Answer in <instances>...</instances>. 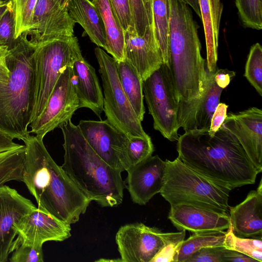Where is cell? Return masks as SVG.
Segmentation results:
<instances>
[{"label":"cell","instance_id":"6da1fadb","mask_svg":"<svg viewBox=\"0 0 262 262\" xmlns=\"http://www.w3.org/2000/svg\"><path fill=\"white\" fill-rule=\"evenodd\" d=\"M178 158L186 165L232 190L255 183L259 173L235 137L222 125L185 132L177 140Z\"/></svg>","mask_w":262,"mask_h":262},{"label":"cell","instance_id":"7a4b0ae2","mask_svg":"<svg viewBox=\"0 0 262 262\" xmlns=\"http://www.w3.org/2000/svg\"><path fill=\"white\" fill-rule=\"evenodd\" d=\"M26 146L23 182L38 207L69 225L78 221L92 201L53 160L43 138L30 135Z\"/></svg>","mask_w":262,"mask_h":262},{"label":"cell","instance_id":"3957f363","mask_svg":"<svg viewBox=\"0 0 262 262\" xmlns=\"http://www.w3.org/2000/svg\"><path fill=\"white\" fill-rule=\"evenodd\" d=\"M59 127L64 140L61 167L68 176L89 199L102 207L121 204L124 189L122 172L110 166L94 151L71 119Z\"/></svg>","mask_w":262,"mask_h":262},{"label":"cell","instance_id":"277c9868","mask_svg":"<svg viewBox=\"0 0 262 262\" xmlns=\"http://www.w3.org/2000/svg\"><path fill=\"white\" fill-rule=\"evenodd\" d=\"M168 66L179 102L199 98L206 80L198 25L184 0H169Z\"/></svg>","mask_w":262,"mask_h":262},{"label":"cell","instance_id":"5b68a950","mask_svg":"<svg viewBox=\"0 0 262 262\" xmlns=\"http://www.w3.org/2000/svg\"><path fill=\"white\" fill-rule=\"evenodd\" d=\"M37 45L25 34L8 50L10 72L7 83H0V132L23 141L30 136L34 103V54Z\"/></svg>","mask_w":262,"mask_h":262},{"label":"cell","instance_id":"8992f818","mask_svg":"<svg viewBox=\"0 0 262 262\" xmlns=\"http://www.w3.org/2000/svg\"><path fill=\"white\" fill-rule=\"evenodd\" d=\"M164 183L160 191L170 205L184 204L227 212L229 187L195 171L178 157L166 160Z\"/></svg>","mask_w":262,"mask_h":262},{"label":"cell","instance_id":"52a82bcc","mask_svg":"<svg viewBox=\"0 0 262 262\" xmlns=\"http://www.w3.org/2000/svg\"><path fill=\"white\" fill-rule=\"evenodd\" d=\"M36 45L34 54V103L31 122L44 110L61 74L82 57L78 39L74 35L49 39Z\"/></svg>","mask_w":262,"mask_h":262},{"label":"cell","instance_id":"ba28073f","mask_svg":"<svg viewBox=\"0 0 262 262\" xmlns=\"http://www.w3.org/2000/svg\"><path fill=\"white\" fill-rule=\"evenodd\" d=\"M94 51L102 79L103 111L106 119L129 137H147L122 88L116 60L100 47H96Z\"/></svg>","mask_w":262,"mask_h":262},{"label":"cell","instance_id":"9c48e42d","mask_svg":"<svg viewBox=\"0 0 262 262\" xmlns=\"http://www.w3.org/2000/svg\"><path fill=\"white\" fill-rule=\"evenodd\" d=\"M143 92L154 129L170 141H177L179 100L169 66L163 63L143 81Z\"/></svg>","mask_w":262,"mask_h":262},{"label":"cell","instance_id":"30bf717a","mask_svg":"<svg viewBox=\"0 0 262 262\" xmlns=\"http://www.w3.org/2000/svg\"><path fill=\"white\" fill-rule=\"evenodd\" d=\"M181 232H163L141 223L123 225L115 236L121 261L151 262L161 249Z\"/></svg>","mask_w":262,"mask_h":262},{"label":"cell","instance_id":"8fae6325","mask_svg":"<svg viewBox=\"0 0 262 262\" xmlns=\"http://www.w3.org/2000/svg\"><path fill=\"white\" fill-rule=\"evenodd\" d=\"M71 67H67L61 74L44 110L30 124V133L43 138L47 133L71 119L79 108Z\"/></svg>","mask_w":262,"mask_h":262},{"label":"cell","instance_id":"7c38bea8","mask_svg":"<svg viewBox=\"0 0 262 262\" xmlns=\"http://www.w3.org/2000/svg\"><path fill=\"white\" fill-rule=\"evenodd\" d=\"M94 151L107 164L125 170L126 149L129 136L105 120H83L77 125Z\"/></svg>","mask_w":262,"mask_h":262},{"label":"cell","instance_id":"4fadbf2b","mask_svg":"<svg viewBox=\"0 0 262 262\" xmlns=\"http://www.w3.org/2000/svg\"><path fill=\"white\" fill-rule=\"evenodd\" d=\"M75 22L67 7H61L54 0H38L30 30L24 33L34 44L59 37L74 35Z\"/></svg>","mask_w":262,"mask_h":262},{"label":"cell","instance_id":"5bb4252c","mask_svg":"<svg viewBox=\"0 0 262 262\" xmlns=\"http://www.w3.org/2000/svg\"><path fill=\"white\" fill-rule=\"evenodd\" d=\"M237 140L258 171H262V111L256 107L229 113L222 125Z\"/></svg>","mask_w":262,"mask_h":262},{"label":"cell","instance_id":"9a60e30c","mask_svg":"<svg viewBox=\"0 0 262 262\" xmlns=\"http://www.w3.org/2000/svg\"><path fill=\"white\" fill-rule=\"evenodd\" d=\"M36 208L15 189L4 185L0 186V262L7 261L9 254L15 249V225Z\"/></svg>","mask_w":262,"mask_h":262},{"label":"cell","instance_id":"2e32d148","mask_svg":"<svg viewBox=\"0 0 262 262\" xmlns=\"http://www.w3.org/2000/svg\"><path fill=\"white\" fill-rule=\"evenodd\" d=\"M215 72L206 68V80L203 93L198 99L179 102L178 123L185 132L198 129L209 131L213 114L220 103L223 91L214 80Z\"/></svg>","mask_w":262,"mask_h":262},{"label":"cell","instance_id":"e0dca14e","mask_svg":"<svg viewBox=\"0 0 262 262\" xmlns=\"http://www.w3.org/2000/svg\"><path fill=\"white\" fill-rule=\"evenodd\" d=\"M15 228L18 235L16 247L20 243L42 246L46 242H62L71 236L70 225L38 207L24 216Z\"/></svg>","mask_w":262,"mask_h":262},{"label":"cell","instance_id":"ac0fdd59","mask_svg":"<svg viewBox=\"0 0 262 262\" xmlns=\"http://www.w3.org/2000/svg\"><path fill=\"white\" fill-rule=\"evenodd\" d=\"M165 168V161L155 155L126 171L127 188L135 203L144 205L160 192L164 183Z\"/></svg>","mask_w":262,"mask_h":262},{"label":"cell","instance_id":"d6986e66","mask_svg":"<svg viewBox=\"0 0 262 262\" xmlns=\"http://www.w3.org/2000/svg\"><path fill=\"white\" fill-rule=\"evenodd\" d=\"M168 218L179 231L191 232L227 229L231 223L229 215L193 205H170Z\"/></svg>","mask_w":262,"mask_h":262},{"label":"cell","instance_id":"ffe728a7","mask_svg":"<svg viewBox=\"0 0 262 262\" xmlns=\"http://www.w3.org/2000/svg\"><path fill=\"white\" fill-rule=\"evenodd\" d=\"M125 59L137 69L143 81L163 63L154 27L148 28L142 36L134 29L124 32Z\"/></svg>","mask_w":262,"mask_h":262},{"label":"cell","instance_id":"44dd1931","mask_svg":"<svg viewBox=\"0 0 262 262\" xmlns=\"http://www.w3.org/2000/svg\"><path fill=\"white\" fill-rule=\"evenodd\" d=\"M229 216L235 234L244 237L261 236L262 183L256 190H252L246 199L229 207Z\"/></svg>","mask_w":262,"mask_h":262},{"label":"cell","instance_id":"7402d4cb","mask_svg":"<svg viewBox=\"0 0 262 262\" xmlns=\"http://www.w3.org/2000/svg\"><path fill=\"white\" fill-rule=\"evenodd\" d=\"M79 108L90 109L100 119L103 111V95L95 69L82 57L72 66Z\"/></svg>","mask_w":262,"mask_h":262},{"label":"cell","instance_id":"603a6c76","mask_svg":"<svg viewBox=\"0 0 262 262\" xmlns=\"http://www.w3.org/2000/svg\"><path fill=\"white\" fill-rule=\"evenodd\" d=\"M202 20L207 51V69H217V50L221 19L223 10L221 0H197Z\"/></svg>","mask_w":262,"mask_h":262},{"label":"cell","instance_id":"cb8c5ba5","mask_svg":"<svg viewBox=\"0 0 262 262\" xmlns=\"http://www.w3.org/2000/svg\"><path fill=\"white\" fill-rule=\"evenodd\" d=\"M67 8L72 19L80 24L91 40L106 50V36L100 14L90 0H70Z\"/></svg>","mask_w":262,"mask_h":262},{"label":"cell","instance_id":"d4e9b609","mask_svg":"<svg viewBox=\"0 0 262 262\" xmlns=\"http://www.w3.org/2000/svg\"><path fill=\"white\" fill-rule=\"evenodd\" d=\"M0 132V186L11 181H23L25 145Z\"/></svg>","mask_w":262,"mask_h":262},{"label":"cell","instance_id":"484cf974","mask_svg":"<svg viewBox=\"0 0 262 262\" xmlns=\"http://www.w3.org/2000/svg\"><path fill=\"white\" fill-rule=\"evenodd\" d=\"M98 10L105 28L106 51L118 61L125 58L124 31L117 18L110 0H92Z\"/></svg>","mask_w":262,"mask_h":262},{"label":"cell","instance_id":"4316f807","mask_svg":"<svg viewBox=\"0 0 262 262\" xmlns=\"http://www.w3.org/2000/svg\"><path fill=\"white\" fill-rule=\"evenodd\" d=\"M117 73L122 88L139 119L145 114L143 80L135 67L126 59L116 60Z\"/></svg>","mask_w":262,"mask_h":262},{"label":"cell","instance_id":"83f0119b","mask_svg":"<svg viewBox=\"0 0 262 262\" xmlns=\"http://www.w3.org/2000/svg\"><path fill=\"white\" fill-rule=\"evenodd\" d=\"M152 17L155 35L162 54L163 63L168 66L169 37V0H152Z\"/></svg>","mask_w":262,"mask_h":262},{"label":"cell","instance_id":"f1b7e54d","mask_svg":"<svg viewBox=\"0 0 262 262\" xmlns=\"http://www.w3.org/2000/svg\"><path fill=\"white\" fill-rule=\"evenodd\" d=\"M226 231L209 230L193 232L184 240L179 250L176 262L186 260L196 251L209 247H225Z\"/></svg>","mask_w":262,"mask_h":262},{"label":"cell","instance_id":"f546056e","mask_svg":"<svg viewBox=\"0 0 262 262\" xmlns=\"http://www.w3.org/2000/svg\"><path fill=\"white\" fill-rule=\"evenodd\" d=\"M225 247L246 254L257 261H262L261 237L254 238L241 237L234 234L231 223L227 229Z\"/></svg>","mask_w":262,"mask_h":262},{"label":"cell","instance_id":"4dcf8cb0","mask_svg":"<svg viewBox=\"0 0 262 262\" xmlns=\"http://www.w3.org/2000/svg\"><path fill=\"white\" fill-rule=\"evenodd\" d=\"M128 3L134 29L142 36L153 27L152 0H128Z\"/></svg>","mask_w":262,"mask_h":262},{"label":"cell","instance_id":"1f68e13d","mask_svg":"<svg viewBox=\"0 0 262 262\" xmlns=\"http://www.w3.org/2000/svg\"><path fill=\"white\" fill-rule=\"evenodd\" d=\"M37 1L10 0L14 19V37L16 39L31 29L33 12Z\"/></svg>","mask_w":262,"mask_h":262},{"label":"cell","instance_id":"d6a6232c","mask_svg":"<svg viewBox=\"0 0 262 262\" xmlns=\"http://www.w3.org/2000/svg\"><path fill=\"white\" fill-rule=\"evenodd\" d=\"M154 147L151 138L129 137L126 149L125 171L152 156Z\"/></svg>","mask_w":262,"mask_h":262},{"label":"cell","instance_id":"836d02e7","mask_svg":"<svg viewBox=\"0 0 262 262\" xmlns=\"http://www.w3.org/2000/svg\"><path fill=\"white\" fill-rule=\"evenodd\" d=\"M235 4L244 27L262 29V0H235Z\"/></svg>","mask_w":262,"mask_h":262},{"label":"cell","instance_id":"e575fe53","mask_svg":"<svg viewBox=\"0 0 262 262\" xmlns=\"http://www.w3.org/2000/svg\"><path fill=\"white\" fill-rule=\"evenodd\" d=\"M244 76L262 96V47L258 42L252 45L250 49Z\"/></svg>","mask_w":262,"mask_h":262},{"label":"cell","instance_id":"d590c367","mask_svg":"<svg viewBox=\"0 0 262 262\" xmlns=\"http://www.w3.org/2000/svg\"><path fill=\"white\" fill-rule=\"evenodd\" d=\"M41 245L20 243L9 260L11 262H43Z\"/></svg>","mask_w":262,"mask_h":262},{"label":"cell","instance_id":"8d00e7d4","mask_svg":"<svg viewBox=\"0 0 262 262\" xmlns=\"http://www.w3.org/2000/svg\"><path fill=\"white\" fill-rule=\"evenodd\" d=\"M14 34V19L10 4L0 20V37L8 50L14 47L18 42V38H15Z\"/></svg>","mask_w":262,"mask_h":262},{"label":"cell","instance_id":"74e56055","mask_svg":"<svg viewBox=\"0 0 262 262\" xmlns=\"http://www.w3.org/2000/svg\"><path fill=\"white\" fill-rule=\"evenodd\" d=\"M185 231L182 230L178 237L167 242L151 262H176L179 250L185 237Z\"/></svg>","mask_w":262,"mask_h":262},{"label":"cell","instance_id":"f35d334b","mask_svg":"<svg viewBox=\"0 0 262 262\" xmlns=\"http://www.w3.org/2000/svg\"><path fill=\"white\" fill-rule=\"evenodd\" d=\"M226 249L225 247L203 248L191 255L186 262H223Z\"/></svg>","mask_w":262,"mask_h":262},{"label":"cell","instance_id":"ab89813d","mask_svg":"<svg viewBox=\"0 0 262 262\" xmlns=\"http://www.w3.org/2000/svg\"><path fill=\"white\" fill-rule=\"evenodd\" d=\"M110 2L124 31L134 30L128 0H110Z\"/></svg>","mask_w":262,"mask_h":262},{"label":"cell","instance_id":"60d3db41","mask_svg":"<svg viewBox=\"0 0 262 262\" xmlns=\"http://www.w3.org/2000/svg\"><path fill=\"white\" fill-rule=\"evenodd\" d=\"M228 106L224 103H219L211 118L208 133L213 136L223 123L226 116Z\"/></svg>","mask_w":262,"mask_h":262},{"label":"cell","instance_id":"b9f144b4","mask_svg":"<svg viewBox=\"0 0 262 262\" xmlns=\"http://www.w3.org/2000/svg\"><path fill=\"white\" fill-rule=\"evenodd\" d=\"M235 76V73L233 71L217 68L214 74V80L219 87L224 89L229 84Z\"/></svg>","mask_w":262,"mask_h":262},{"label":"cell","instance_id":"7bdbcfd3","mask_svg":"<svg viewBox=\"0 0 262 262\" xmlns=\"http://www.w3.org/2000/svg\"><path fill=\"white\" fill-rule=\"evenodd\" d=\"M8 50L7 46H0V83H7L10 77V72L6 61Z\"/></svg>","mask_w":262,"mask_h":262},{"label":"cell","instance_id":"ee69618b","mask_svg":"<svg viewBox=\"0 0 262 262\" xmlns=\"http://www.w3.org/2000/svg\"><path fill=\"white\" fill-rule=\"evenodd\" d=\"M223 262H258L256 259L242 253L226 249Z\"/></svg>","mask_w":262,"mask_h":262},{"label":"cell","instance_id":"f6af8a7d","mask_svg":"<svg viewBox=\"0 0 262 262\" xmlns=\"http://www.w3.org/2000/svg\"><path fill=\"white\" fill-rule=\"evenodd\" d=\"M10 0H0V20L10 6ZM5 45L0 37V46Z\"/></svg>","mask_w":262,"mask_h":262},{"label":"cell","instance_id":"bcb514c9","mask_svg":"<svg viewBox=\"0 0 262 262\" xmlns=\"http://www.w3.org/2000/svg\"><path fill=\"white\" fill-rule=\"evenodd\" d=\"M195 12L197 15L201 17V13L197 0H184Z\"/></svg>","mask_w":262,"mask_h":262},{"label":"cell","instance_id":"7dc6e473","mask_svg":"<svg viewBox=\"0 0 262 262\" xmlns=\"http://www.w3.org/2000/svg\"><path fill=\"white\" fill-rule=\"evenodd\" d=\"M61 7H67L70 0H54Z\"/></svg>","mask_w":262,"mask_h":262}]
</instances>
